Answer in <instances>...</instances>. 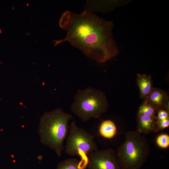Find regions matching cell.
Returning <instances> with one entry per match:
<instances>
[{
	"label": "cell",
	"mask_w": 169,
	"mask_h": 169,
	"mask_svg": "<svg viewBox=\"0 0 169 169\" xmlns=\"http://www.w3.org/2000/svg\"><path fill=\"white\" fill-rule=\"evenodd\" d=\"M59 25L67 31V35L62 39L54 41L55 46L69 42L87 57L102 64L119 54L113 34L112 21L85 10L79 14L66 11L62 15Z\"/></svg>",
	"instance_id": "6da1fadb"
},
{
	"label": "cell",
	"mask_w": 169,
	"mask_h": 169,
	"mask_svg": "<svg viewBox=\"0 0 169 169\" xmlns=\"http://www.w3.org/2000/svg\"><path fill=\"white\" fill-rule=\"evenodd\" d=\"M72 117L59 108L45 112L40 119L38 132L40 141L59 157L64 149V142L69 133V122Z\"/></svg>",
	"instance_id": "7a4b0ae2"
},
{
	"label": "cell",
	"mask_w": 169,
	"mask_h": 169,
	"mask_svg": "<svg viewBox=\"0 0 169 169\" xmlns=\"http://www.w3.org/2000/svg\"><path fill=\"white\" fill-rule=\"evenodd\" d=\"M150 152L145 136L130 131L125 133V141L117 148L116 155L122 169H140Z\"/></svg>",
	"instance_id": "3957f363"
},
{
	"label": "cell",
	"mask_w": 169,
	"mask_h": 169,
	"mask_svg": "<svg viewBox=\"0 0 169 169\" xmlns=\"http://www.w3.org/2000/svg\"><path fill=\"white\" fill-rule=\"evenodd\" d=\"M109 104L105 93L88 87L78 90L71 106L72 112L83 121L96 118L108 110Z\"/></svg>",
	"instance_id": "277c9868"
},
{
	"label": "cell",
	"mask_w": 169,
	"mask_h": 169,
	"mask_svg": "<svg viewBox=\"0 0 169 169\" xmlns=\"http://www.w3.org/2000/svg\"><path fill=\"white\" fill-rule=\"evenodd\" d=\"M97 150L94 136L73 121L66 138L65 153L70 156H79L83 164L87 167L88 155Z\"/></svg>",
	"instance_id": "5b68a950"
},
{
	"label": "cell",
	"mask_w": 169,
	"mask_h": 169,
	"mask_svg": "<svg viewBox=\"0 0 169 169\" xmlns=\"http://www.w3.org/2000/svg\"><path fill=\"white\" fill-rule=\"evenodd\" d=\"M87 157L88 169H122L113 149L97 150L89 154Z\"/></svg>",
	"instance_id": "8992f818"
},
{
	"label": "cell",
	"mask_w": 169,
	"mask_h": 169,
	"mask_svg": "<svg viewBox=\"0 0 169 169\" xmlns=\"http://www.w3.org/2000/svg\"><path fill=\"white\" fill-rule=\"evenodd\" d=\"M130 0H87L85 11L107 13L128 4Z\"/></svg>",
	"instance_id": "52a82bcc"
},
{
	"label": "cell",
	"mask_w": 169,
	"mask_h": 169,
	"mask_svg": "<svg viewBox=\"0 0 169 169\" xmlns=\"http://www.w3.org/2000/svg\"><path fill=\"white\" fill-rule=\"evenodd\" d=\"M169 100L168 95L166 91L154 87L150 94L143 102L151 105L158 110L162 109L165 103Z\"/></svg>",
	"instance_id": "ba28073f"
},
{
	"label": "cell",
	"mask_w": 169,
	"mask_h": 169,
	"mask_svg": "<svg viewBox=\"0 0 169 169\" xmlns=\"http://www.w3.org/2000/svg\"><path fill=\"white\" fill-rule=\"evenodd\" d=\"M137 130L141 134L147 135L155 132L156 125V118L145 115L137 116Z\"/></svg>",
	"instance_id": "9c48e42d"
},
{
	"label": "cell",
	"mask_w": 169,
	"mask_h": 169,
	"mask_svg": "<svg viewBox=\"0 0 169 169\" xmlns=\"http://www.w3.org/2000/svg\"><path fill=\"white\" fill-rule=\"evenodd\" d=\"M136 83L140 91V97L143 101L148 96L153 88V81L150 75L137 74Z\"/></svg>",
	"instance_id": "30bf717a"
},
{
	"label": "cell",
	"mask_w": 169,
	"mask_h": 169,
	"mask_svg": "<svg viewBox=\"0 0 169 169\" xmlns=\"http://www.w3.org/2000/svg\"><path fill=\"white\" fill-rule=\"evenodd\" d=\"M100 134L103 137L111 139L116 135L117 128L115 123L110 120H105L100 124L99 129Z\"/></svg>",
	"instance_id": "8fae6325"
},
{
	"label": "cell",
	"mask_w": 169,
	"mask_h": 169,
	"mask_svg": "<svg viewBox=\"0 0 169 169\" xmlns=\"http://www.w3.org/2000/svg\"><path fill=\"white\" fill-rule=\"evenodd\" d=\"M81 161L75 158H69L60 162L56 169H85Z\"/></svg>",
	"instance_id": "7c38bea8"
},
{
	"label": "cell",
	"mask_w": 169,
	"mask_h": 169,
	"mask_svg": "<svg viewBox=\"0 0 169 169\" xmlns=\"http://www.w3.org/2000/svg\"><path fill=\"white\" fill-rule=\"evenodd\" d=\"M157 111L151 105L143 102L138 109L137 115V116H147L156 118Z\"/></svg>",
	"instance_id": "4fadbf2b"
},
{
	"label": "cell",
	"mask_w": 169,
	"mask_h": 169,
	"mask_svg": "<svg viewBox=\"0 0 169 169\" xmlns=\"http://www.w3.org/2000/svg\"><path fill=\"white\" fill-rule=\"evenodd\" d=\"M157 146L162 148H166L169 146V136L166 134H162L158 135L156 139Z\"/></svg>",
	"instance_id": "5bb4252c"
},
{
	"label": "cell",
	"mask_w": 169,
	"mask_h": 169,
	"mask_svg": "<svg viewBox=\"0 0 169 169\" xmlns=\"http://www.w3.org/2000/svg\"><path fill=\"white\" fill-rule=\"evenodd\" d=\"M169 126V118L160 121H156V128L155 132H157L168 127Z\"/></svg>",
	"instance_id": "9a60e30c"
},
{
	"label": "cell",
	"mask_w": 169,
	"mask_h": 169,
	"mask_svg": "<svg viewBox=\"0 0 169 169\" xmlns=\"http://www.w3.org/2000/svg\"><path fill=\"white\" fill-rule=\"evenodd\" d=\"M169 118V112L163 109L158 110L156 114V121H160Z\"/></svg>",
	"instance_id": "2e32d148"
},
{
	"label": "cell",
	"mask_w": 169,
	"mask_h": 169,
	"mask_svg": "<svg viewBox=\"0 0 169 169\" xmlns=\"http://www.w3.org/2000/svg\"><path fill=\"white\" fill-rule=\"evenodd\" d=\"M162 109L169 112V100L165 103Z\"/></svg>",
	"instance_id": "e0dca14e"
}]
</instances>
